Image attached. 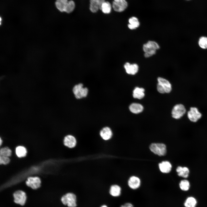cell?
Returning a JSON list of instances; mask_svg holds the SVG:
<instances>
[{
	"label": "cell",
	"mask_w": 207,
	"mask_h": 207,
	"mask_svg": "<svg viewBox=\"0 0 207 207\" xmlns=\"http://www.w3.org/2000/svg\"><path fill=\"white\" fill-rule=\"evenodd\" d=\"M10 161V159L8 157L0 156V164H6L9 163Z\"/></svg>",
	"instance_id": "cell-30"
},
{
	"label": "cell",
	"mask_w": 207,
	"mask_h": 207,
	"mask_svg": "<svg viewBox=\"0 0 207 207\" xmlns=\"http://www.w3.org/2000/svg\"><path fill=\"white\" fill-rule=\"evenodd\" d=\"M100 9L104 14H109L112 9L111 4L109 2L105 1L101 5Z\"/></svg>",
	"instance_id": "cell-24"
},
{
	"label": "cell",
	"mask_w": 207,
	"mask_h": 207,
	"mask_svg": "<svg viewBox=\"0 0 207 207\" xmlns=\"http://www.w3.org/2000/svg\"><path fill=\"white\" fill-rule=\"evenodd\" d=\"M145 89L143 88L136 87L133 91V97L136 99H141L145 96Z\"/></svg>",
	"instance_id": "cell-19"
},
{
	"label": "cell",
	"mask_w": 207,
	"mask_h": 207,
	"mask_svg": "<svg viewBox=\"0 0 207 207\" xmlns=\"http://www.w3.org/2000/svg\"><path fill=\"white\" fill-rule=\"evenodd\" d=\"M2 142V139H1V138H0V145H1Z\"/></svg>",
	"instance_id": "cell-33"
},
{
	"label": "cell",
	"mask_w": 207,
	"mask_h": 207,
	"mask_svg": "<svg viewBox=\"0 0 207 207\" xmlns=\"http://www.w3.org/2000/svg\"><path fill=\"white\" fill-rule=\"evenodd\" d=\"M72 91L75 97L77 99H80L87 96L88 90L87 87H83L82 83H80L74 87Z\"/></svg>",
	"instance_id": "cell-3"
},
{
	"label": "cell",
	"mask_w": 207,
	"mask_h": 207,
	"mask_svg": "<svg viewBox=\"0 0 207 207\" xmlns=\"http://www.w3.org/2000/svg\"><path fill=\"white\" fill-rule=\"evenodd\" d=\"M176 171L178 173V175L180 177L186 178L189 176V170L186 167L178 166L176 169Z\"/></svg>",
	"instance_id": "cell-21"
},
{
	"label": "cell",
	"mask_w": 207,
	"mask_h": 207,
	"mask_svg": "<svg viewBox=\"0 0 207 207\" xmlns=\"http://www.w3.org/2000/svg\"><path fill=\"white\" fill-rule=\"evenodd\" d=\"M160 48L159 45L156 41L153 40L148 41L142 46L144 57L149 58L155 55L157 51Z\"/></svg>",
	"instance_id": "cell-1"
},
{
	"label": "cell",
	"mask_w": 207,
	"mask_h": 207,
	"mask_svg": "<svg viewBox=\"0 0 207 207\" xmlns=\"http://www.w3.org/2000/svg\"><path fill=\"white\" fill-rule=\"evenodd\" d=\"M202 116V113L198 109L195 107H192L187 112V116L191 122H196L201 118Z\"/></svg>",
	"instance_id": "cell-6"
},
{
	"label": "cell",
	"mask_w": 207,
	"mask_h": 207,
	"mask_svg": "<svg viewBox=\"0 0 207 207\" xmlns=\"http://www.w3.org/2000/svg\"><path fill=\"white\" fill-rule=\"evenodd\" d=\"M179 186L180 189L182 191H186L189 190L190 187V184L189 181L187 180H181L179 184Z\"/></svg>",
	"instance_id": "cell-27"
},
{
	"label": "cell",
	"mask_w": 207,
	"mask_h": 207,
	"mask_svg": "<svg viewBox=\"0 0 207 207\" xmlns=\"http://www.w3.org/2000/svg\"><path fill=\"white\" fill-rule=\"evenodd\" d=\"M159 168L160 171L163 173H168L171 170L172 165L168 161H163L159 164Z\"/></svg>",
	"instance_id": "cell-17"
},
{
	"label": "cell",
	"mask_w": 207,
	"mask_h": 207,
	"mask_svg": "<svg viewBox=\"0 0 207 207\" xmlns=\"http://www.w3.org/2000/svg\"><path fill=\"white\" fill-rule=\"evenodd\" d=\"M101 207H108V206L105 205H102Z\"/></svg>",
	"instance_id": "cell-34"
},
{
	"label": "cell",
	"mask_w": 207,
	"mask_h": 207,
	"mask_svg": "<svg viewBox=\"0 0 207 207\" xmlns=\"http://www.w3.org/2000/svg\"><path fill=\"white\" fill-rule=\"evenodd\" d=\"M11 150L7 147L1 148L0 151V156L9 157L11 155Z\"/></svg>",
	"instance_id": "cell-29"
},
{
	"label": "cell",
	"mask_w": 207,
	"mask_h": 207,
	"mask_svg": "<svg viewBox=\"0 0 207 207\" xmlns=\"http://www.w3.org/2000/svg\"><path fill=\"white\" fill-rule=\"evenodd\" d=\"M129 24L127 26L131 30H134L138 28L140 25V23L138 18L135 16H132L128 20Z\"/></svg>",
	"instance_id": "cell-16"
},
{
	"label": "cell",
	"mask_w": 207,
	"mask_h": 207,
	"mask_svg": "<svg viewBox=\"0 0 207 207\" xmlns=\"http://www.w3.org/2000/svg\"><path fill=\"white\" fill-rule=\"evenodd\" d=\"M14 202L16 204L23 206L25 204L26 195L25 193L22 190L16 191L13 193Z\"/></svg>",
	"instance_id": "cell-8"
},
{
	"label": "cell",
	"mask_w": 207,
	"mask_h": 207,
	"mask_svg": "<svg viewBox=\"0 0 207 207\" xmlns=\"http://www.w3.org/2000/svg\"><path fill=\"white\" fill-rule=\"evenodd\" d=\"M128 3L126 0H114L112 7L114 10L117 12H122L127 7Z\"/></svg>",
	"instance_id": "cell-9"
},
{
	"label": "cell",
	"mask_w": 207,
	"mask_h": 207,
	"mask_svg": "<svg viewBox=\"0 0 207 207\" xmlns=\"http://www.w3.org/2000/svg\"><path fill=\"white\" fill-rule=\"evenodd\" d=\"M100 135L101 138L105 140H108L111 138L112 135V130L108 127L103 128L100 132Z\"/></svg>",
	"instance_id": "cell-15"
},
{
	"label": "cell",
	"mask_w": 207,
	"mask_h": 207,
	"mask_svg": "<svg viewBox=\"0 0 207 207\" xmlns=\"http://www.w3.org/2000/svg\"><path fill=\"white\" fill-rule=\"evenodd\" d=\"M198 45L202 49H207V37L202 36L200 37L198 41Z\"/></svg>",
	"instance_id": "cell-26"
},
{
	"label": "cell",
	"mask_w": 207,
	"mask_h": 207,
	"mask_svg": "<svg viewBox=\"0 0 207 207\" xmlns=\"http://www.w3.org/2000/svg\"><path fill=\"white\" fill-rule=\"evenodd\" d=\"M186 111L185 107L183 104L181 103L176 104L174 106L172 110V116L175 119H180L185 115Z\"/></svg>",
	"instance_id": "cell-4"
},
{
	"label": "cell",
	"mask_w": 207,
	"mask_h": 207,
	"mask_svg": "<svg viewBox=\"0 0 207 207\" xmlns=\"http://www.w3.org/2000/svg\"><path fill=\"white\" fill-rule=\"evenodd\" d=\"M64 143L65 146L68 148H72L76 146V140L73 136L68 135L65 137L64 140Z\"/></svg>",
	"instance_id": "cell-13"
},
{
	"label": "cell",
	"mask_w": 207,
	"mask_h": 207,
	"mask_svg": "<svg viewBox=\"0 0 207 207\" xmlns=\"http://www.w3.org/2000/svg\"><path fill=\"white\" fill-rule=\"evenodd\" d=\"M150 149L152 152L159 156H164L166 153V145L162 143H152L150 146Z\"/></svg>",
	"instance_id": "cell-5"
},
{
	"label": "cell",
	"mask_w": 207,
	"mask_h": 207,
	"mask_svg": "<svg viewBox=\"0 0 207 207\" xmlns=\"http://www.w3.org/2000/svg\"><path fill=\"white\" fill-rule=\"evenodd\" d=\"M120 207H134L133 204L130 202H126L121 205Z\"/></svg>",
	"instance_id": "cell-32"
},
{
	"label": "cell",
	"mask_w": 207,
	"mask_h": 207,
	"mask_svg": "<svg viewBox=\"0 0 207 207\" xmlns=\"http://www.w3.org/2000/svg\"><path fill=\"white\" fill-rule=\"evenodd\" d=\"M90 9L93 13L97 12L105 0H90Z\"/></svg>",
	"instance_id": "cell-14"
},
{
	"label": "cell",
	"mask_w": 207,
	"mask_h": 207,
	"mask_svg": "<svg viewBox=\"0 0 207 207\" xmlns=\"http://www.w3.org/2000/svg\"><path fill=\"white\" fill-rule=\"evenodd\" d=\"M68 1V0H56L55 2L56 7L61 12H64Z\"/></svg>",
	"instance_id": "cell-23"
},
{
	"label": "cell",
	"mask_w": 207,
	"mask_h": 207,
	"mask_svg": "<svg viewBox=\"0 0 207 207\" xmlns=\"http://www.w3.org/2000/svg\"><path fill=\"white\" fill-rule=\"evenodd\" d=\"M121 191V189L119 186L117 185H114L111 186L109 193L112 196L117 197L120 195Z\"/></svg>",
	"instance_id": "cell-20"
},
{
	"label": "cell",
	"mask_w": 207,
	"mask_h": 207,
	"mask_svg": "<svg viewBox=\"0 0 207 207\" xmlns=\"http://www.w3.org/2000/svg\"><path fill=\"white\" fill-rule=\"evenodd\" d=\"M16 153L18 157L21 158L26 156L27 151L26 148L24 147L19 146L16 148Z\"/></svg>",
	"instance_id": "cell-25"
},
{
	"label": "cell",
	"mask_w": 207,
	"mask_h": 207,
	"mask_svg": "<svg viewBox=\"0 0 207 207\" xmlns=\"http://www.w3.org/2000/svg\"><path fill=\"white\" fill-rule=\"evenodd\" d=\"M157 88L158 91L161 93H165V91L162 87V86L159 83H158L157 86Z\"/></svg>",
	"instance_id": "cell-31"
},
{
	"label": "cell",
	"mask_w": 207,
	"mask_h": 207,
	"mask_svg": "<svg viewBox=\"0 0 207 207\" xmlns=\"http://www.w3.org/2000/svg\"><path fill=\"white\" fill-rule=\"evenodd\" d=\"M158 83L161 85L164 89L166 93L170 92L172 90V85L167 80L162 77H159L157 78Z\"/></svg>",
	"instance_id": "cell-11"
},
{
	"label": "cell",
	"mask_w": 207,
	"mask_h": 207,
	"mask_svg": "<svg viewBox=\"0 0 207 207\" xmlns=\"http://www.w3.org/2000/svg\"><path fill=\"white\" fill-rule=\"evenodd\" d=\"M26 183L27 186L33 189H35L40 187L41 181L38 177H31L28 178Z\"/></svg>",
	"instance_id": "cell-10"
},
{
	"label": "cell",
	"mask_w": 207,
	"mask_h": 207,
	"mask_svg": "<svg viewBox=\"0 0 207 207\" xmlns=\"http://www.w3.org/2000/svg\"><path fill=\"white\" fill-rule=\"evenodd\" d=\"M143 107L141 104L137 103H133L129 106L130 111L133 113L137 114L142 112Z\"/></svg>",
	"instance_id": "cell-18"
},
{
	"label": "cell",
	"mask_w": 207,
	"mask_h": 207,
	"mask_svg": "<svg viewBox=\"0 0 207 207\" xmlns=\"http://www.w3.org/2000/svg\"><path fill=\"white\" fill-rule=\"evenodd\" d=\"M75 7L74 2L72 0L69 1L65 7L64 12L68 13H70L74 10Z\"/></svg>",
	"instance_id": "cell-28"
},
{
	"label": "cell",
	"mask_w": 207,
	"mask_h": 207,
	"mask_svg": "<svg viewBox=\"0 0 207 207\" xmlns=\"http://www.w3.org/2000/svg\"><path fill=\"white\" fill-rule=\"evenodd\" d=\"M123 67L127 74L133 75L137 73L139 69V66L137 64L131 63L129 62L124 63Z\"/></svg>",
	"instance_id": "cell-7"
},
{
	"label": "cell",
	"mask_w": 207,
	"mask_h": 207,
	"mask_svg": "<svg viewBox=\"0 0 207 207\" xmlns=\"http://www.w3.org/2000/svg\"><path fill=\"white\" fill-rule=\"evenodd\" d=\"M62 203L68 207H76V195L72 193H68L63 195L61 198Z\"/></svg>",
	"instance_id": "cell-2"
},
{
	"label": "cell",
	"mask_w": 207,
	"mask_h": 207,
	"mask_svg": "<svg viewBox=\"0 0 207 207\" xmlns=\"http://www.w3.org/2000/svg\"><path fill=\"white\" fill-rule=\"evenodd\" d=\"M197 202L194 197L190 196L187 198L184 203L185 207H196Z\"/></svg>",
	"instance_id": "cell-22"
},
{
	"label": "cell",
	"mask_w": 207,
	"mask_h": 207,
	"mask_svg": "<svg viewBox=\"0 0 207 207\" xmlns=\"http://www.w3.org/2000/svg\"><path fill=\"white\" fill-rule=\"evenodd\" d=\"M128 184L129 187L132 189H136L138 188L141 185V181L138 177L133 176L128 180Z\"/></svg>",
	"instance_id": "cell-12"
}]
</instances>
